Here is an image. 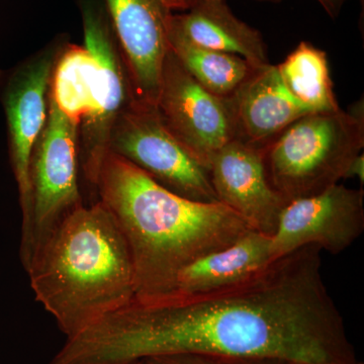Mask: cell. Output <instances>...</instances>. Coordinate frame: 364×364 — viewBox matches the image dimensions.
<instances>
[{"label":"cell","instance_id":"cell-7","mask_svg":"<svg viewBox=\"0 0 364 364\" xmlns=\"http://www.w3.org/2000/svg\"><path fill=\"white\" fill-rule=\"evenodd\" d=\"M157 111L167 130L205 168L218 151L236 139L231 98L203 87L171 50L163 65Z\"/></svg>","mask_w":364,"mask_h":364},{"label":"cell","instance_id":"cell-6","mask_svg":"<svg viewBox=\"0 0 364 364\" xmlns=\"http://www.w3.org/2000/svg\"><path fill=\"white\" fill-rule=\"evenodd\" d=\"M109 151L176 195L196 202H219L208 169L167 130L157 107L133 100L112 128Z\"/></svg>","mask_w":364,"mask_h":364},{"label":"cell","instance_id":"cell-15","mask_svg":"<svg viewBox=\"0 0 364 364\" xmlns=\"http://www.w3.org/2000/svg\"><path fill=\"white\" fill-rule=\"evenodd\" d=\"M270 242L269 235L250 230L232 245L208 254L184 268L171 294L202 293L246 279L272 260Z\"/></svg>","mask_w":364,"mask_h":364},{"label":"cell","instance_id":"cell-4","mask_svg":"<svg viewBox=\"0 0 364 364\" xmlns=\"http://www.w3.org/2000/svg\"><path fill=\"white\" fill-rule=\"evenodd\" d=\"M363 147L358 105L299 117L263 148V161L270 186L287 203L338 184Z\"/></svg>","mask_w":364,"mask_h":364},{"label":"cell","instance_id":"cell-8","mask_svg":"<svg viewBox=\"0 0 364 364\" xmlns=\"http://www.w3.org/2000/svg\"><path fill=\"white\" fill-rule=\"evenodd\" d=\"M85 47L97 63L95 107L79 124V159L86 181L95 191L102 160L109 151L112 128L133 102L130 81L109 16L85 6Z\"/></svg>","mask_w":364,"mask_h":364},{"label":"cell","instance_id":"cell-22","mask_svg":"<svg viewBox=\"0 0 364 364\" xmlns=\"http://www.w3.org/2000/svg\"><path fill=\"white\" fill-rule=\"evenodd\" d=\"M226 364H287L282 363V361L275 360H251V359H246V360H228V359H221Z\"/></svg>","mask_w":364,"mask_h":364},{"label":"cell","instance_id":"cell-10","mask_svg":"<svg viewBox=\"0 0 364 364\" xmlns=\"http://www.w3.org/2000/svg\"><path fill=\"white\" fill-rule=\"evenodd\" d=\"M363 232V189L335 184L318 195L287 203L272 235V260L308 245L336 255Z\"/></svg>","mask_w":364,"mask_h":364},{"label":"cell","instance_id":"cell-11","mask_svg":"<svg viewBox=\"0 0 364 364\" xmlns=\"http://www.w3.org/2000/svg\"><path fill=\"white\" fill-rule=\"evenodd\" d=\"M61 50H48L18 67L2 95L9 160L18 184L21 215L26 214L30 202L31 157L47 121L53 71Z\"/></svg>","mask_w":364,"mask_h":364},{"label":"cell","instance_id":"cell-20","mask_svg":"<svg viewBox=\"0 0 364 364\" xmlns=\"http://www.w3.org/2000/svg\"><path fill=\"white\" fill-rule=\"evenodd\" d=\"M346 178H358L361 184H363L364 181V155L361 153L358 157L354 159V161L351 163L348 170H347Z\"/></svg>","mask_w":364,"mask_h":364},{"label":"cell","instance_id":"cell-23","mask_svg":"<svg viewBox=\"0 0 364 364\" xmlns=\"http://www.w3.org/2000/svg\"><path fill=\"white\" fill-rule=\"evenodd\" d=\"M134 364H150V363L148 360H142V361H139V363H134Z\"/></svg>","mask_w":364,"mask_h":364},{"label":"cell","instance_id":"cell-24","mask_svg":"<svg viewBox=\"0 0 364 364\" xmlns=\"http://www.w3.org/2000/svg\"><path fill=\"white\" fill-rule=\"evenodd\" d=\"M1 80H2V72H1V70H0V83H1Z\"/></svg>","mask_w":364,"mask_h":364},{"label":"cell","instance_id":"cell-18","mask_svg":"<svg viewBox=\"0 0 364 364\" xmlns=\"http://www.w3.org/2000/svg\"><path fill=\"white\" fill-rule=\"evenodd\" d=\"M97 63L87 48L67 46L60 52L50 95L60 109L80 124L95 107Z\"/></svg>","mask_w":364,"mask_h":364},{"label":"cell","instance_id":"cell-5","mask_svg":"<svg viewBox=\"0 0 364 364\" xmlns=\"http://www.w3.org/2000/svg\"><path fill=\"white\" fill-rule=\"evenodd\" d=\"M79 167V124L49 93L47 121L31 157L30 202L21 222L20 255L26 272L60 225L85 205Z\"/></svg>","mask_w":364,"mask_h":364},{"label":"cell","instance_id":"cell-14","mask_svg":"<svg viewBox=\"0 0 364 364\" xmlns=\"http://www.w3.org/2000/svg\"><path fill=\"white\" fill-rule=\"evenodd\" d=\"M186 11L174 14L171 25L189 42L237 55L252 66L269 63L267 44L261 33L239 20L226 0H198Z\"/></svg>","mask_w":364,"mask_h":364},{"label":"cell","instance_id":"cell-3","mask_svg":"<svg viewBox=\"0 0 364 364\" xmlns=\"http://www.w3.org/2000/svg\"><path fill=\"white\" fill-rule=\"evenodd\" d=\"M26 273L36 301L51 314L67 339L135 298L130 250L100 200L69 215Z\"/></svg>","mask_w":364,"mask_h":364},{"label":"cell","instance_id":"cell-12","mask_svg":"<svg viewBox=\"0 0 364 364\" xmlns=\"http://www.w3.org/2000/svg\"><path fill=\"white\" fill-rule=\"evenodd\" d=\"M208 172L220 203L253 231L274 233L287 203L270 186L262 149L234 139L215 153Z\"/></svg>","mask_w":364,"mask_h":364},{"label":"cell","instance_id":"cell-1","mask_svg":"<svg viewBox=\"0 0 364 364\" xmlns=\"http://www.w3.org/2000/svg\"><path fill=\"white\" fill-rule=\"evenodd\" d=\"M321 252L305 246L221 289L134 299L67 339L49 364H134L174 355L352 364Z\"/></svg>","mask_w":364,"mask_h":364},{"label":"cell","instance_id":"cell-13","mask_svg":"<svg viewBox=\"0 0 364 364\" xmlns=\"http://www.w3.org/2000/svg\"><path fill=\"white\" fill-rule=\"evenodd\" d=\"M230 98L236 139L260 149L299 117L311 114L287 90L277 66L270 63L255 67Z\"/></svg>","mask_w":364,"mask_h":364},{"label":"cell","instance_id":"cell-9","mask_svg":"<svg viewBox=\"0 0 364 364\" xmlns=\"http://www.w3.org/2000/svg\"><path fill=\"white\" fill-rule=\"evenodd\" d=\"M196 1L105 0L134 102L157 107L163 65L170 50V21L174 11H188Z\"/></svg>","mask_w":364,"mask_h":364},{"label":"cell","instance_id":"cell-16","mask_svg":"<svg viewBox=\"0 0 364 364\" xmlns=\"http://www.w3.org/2000/svg\"><path fill=\"white\" fill-rule=\"evenodd\" d=\"M277 66L287 90L311 114L340 109L324 51L301 42Z\"/></svg>","mask_w":364,"mask_h":364},{"label":"cell","instance_id":"cell-19","mask_svg":"<svg viewBox=\"0 0 364 364\" xmlns=\"http://www.w3.org/2000/svg\"><path fill=\"white\" fill-rule=\"evenodd\" d=\"M150 364H213V359L198 355H174L148 359Z\"/></svg>","mask_w":364,"mask_h":364},{"label":"cell","instance_id":"cell-2","mask_svg":"<svg viewBox=\"0 0 364 364\" xmlns=\"http://www.w3.org/2000/svg\"><path fill=\"white\" fill-rule=\"evenodd\" d=\"M95 193L130 250L136 299L173 293L184 268L251 230L222 203L176 195L111 151L102 160Z\"/></svg>","mask_w":364,"mask_h":364},{"label":"cell","instance_id":"cell-21","mask_svg":"<svg viewBox=\"0 0 364 364\" xmlns=\"http://www.w3.org/2000/svg\"><path fill=\"white\" fill-rule=\"evenodd\" d=\"M260 1L279 2L282 0H260ZM318 1L320 2L321 6L324 7L325 11L330 16L336 18L346 0H318Z\"/></svg>","mask_w":364,"mask_h":364},{"label":"cell","instance_id":"cell-17","mask_svg":"<svg viewBox=\"0 0 364 364\" xmlns=\"http://www.w3.org/2000/svg\"><path fill=\"white\" fill-rule=\"evenodd\" d=\"M170 50L203 87L219 97H230L255 66L237 55L215 51L189 42L170 21ZM258 67V66H257Z\"/></svg>","mask_w":364,"mask_h":364}]
</instances>
